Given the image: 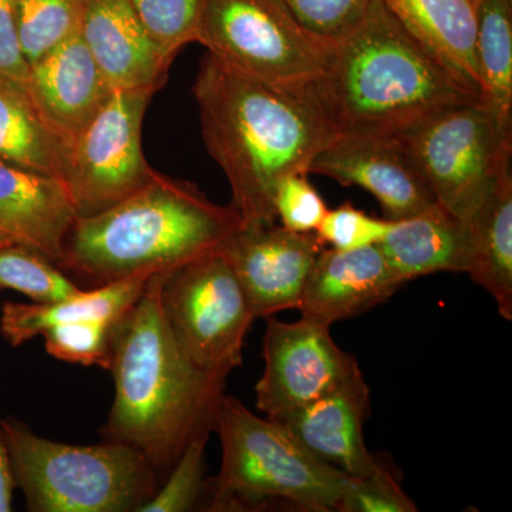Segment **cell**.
Instances as JSON below:
<instances>
[{
  "instance_id": "cell-15",
  "label": "cell",
  "mask_w": 512,
  "mask_h": 512,
  "mask_svg": "<svg viewBox=\"0 0 512 512\" xmlns=\"http://www.w3.org/2000/svg\"><path fill=\"white\" fill-rule=\"evenodd\" d=\"M26 86L37 109L69 147L116 90L80 35L29 64Z\"/></svg>"
},
{
  "instance_id": "cell-24",
  "label": "cell",
  "mask_w": 512,
  "mask_h": 512,
  "mask_svg": "<svg viewBox=\"0 0 512 512\" xmlns=\"http://www.w3.org/2000/svg\"><path fill=\"white\" fill-rule=\"evenodd\" d=\"M476 52L481 103L512 144V0H478Z\"/></svg>"
},
{
  "instance_id": "cell-16",
  "label": "cell",
  "mask_w": 512,
  "mask_h": 512,
  "mask_svg": "<svg viewBox=\"0 0 512 512\" xmlns=\"http://www.w3.org/2000/svg\"><path fill=\"white\" fill-rule=\"evenodd\" d=\"M77 217L62 181L0 161V247L35 249L59 266Z\"/></svg>"
},
{
  "instance_id": "cell-10",
  "label": "cell",
  "mask_w": 512,
  "mask_h": 512,
  "mask_svg": "<svg viewBox=\"0 0 512 512\" xmlns=\"http://www.w3.org/2000/svg\"><path fill=\"white\" fill-rule=\"evenodd\" d=\"M153 87L114 90L70 144L64 185L77 215L97 214L140 190L157 173L143 150V123Z\"/></svg>"
},
{
  "instance_id": "cell-33",
  "label": "cell",
  "mask_w": 512,
  "mask_h": 512,
  "mask_svg": "<svg viewBox=\"0 0 512 512\" xmlns=\"http://www.w3.org/2000/svg\"><path fill=\"white\" fill-rule=\"evenodd\" d=\"M329 208L322 195L308 180V174L285 177L276 187L274 212L281 227L301 234H312L319 228Z\"/></svg>"
},
{
  "instance_id": "cell-2",
  "label": "cell",
  "mask_w": 512,
  "mask_h": 512,
  "mask_svg": "<svg viewBox=\"0 0 512 512\" xmlns=\"http://www.w3.org/2000/svg\"><path fill=\"white\" fill-rule=\"evenodd\" d=\"M161 274L114 322V400L101 437L136 448L163 480L192 440L215 431L227 379L202 370L178 345L161 309Z\"/></svg>"
},
{
  "instance_id": "cell-25",
  "label": "cell",
  "mask_w": 512,
  "mask_h": 512,
  "mask_svg": "<svg viewBox=\"0 0 512 512\" xmlns=\"http://www.w3.org/2000/svg\"><path fill=\"white\" fill-rule=\"evenodd\" d=\"M84 0H13L16 33L28 64L80 35Z\"/></svg>"
},
{
  "instance_id": "cell-18",
  "label": "cell",
  "mask_w": 512,
  "mask_h": 512,
  "mask_svg": "<svg viewBox=\"0 0 512 512\" xmlns=\"http://www.w3.org/2000/svg\"><path fill=\"white\" fill-rule=\"evenodd\" d=\"M80 37L114 89L160 90L170 59L148 35L130 0H84Z\"/></svg>"
},
{
  "instance_id": "cell-3",
  "label": "cell",
  "mask_w": 512,
  "mask_h": 512,
  "mask_svg": "<svg viewBox=\"0 0 512 512\" xmlns=\"http://www.w3.org/2000/svg\"><path fill=\"white\" fill-rule=\"evenodd\" d=\"M338 134L394 136L436 111L481 100L373 0L352 32L329 47L303 92Z\"/></svg>"
},
{
  "instance_id": "cell-35",
  "label": "cell",
  "mask_w": 512,
  "mask_h": 512,
  "mask_svg": "<svg viewBox=\"0 0 512 512\" xmlns=\"http://www.w3.org/2000/svg\"><path fill=\"white\" fill-rule=\"evenodd\" d=\"M15 478H13L8 443L5 434L0 429V512L12 511L13 493H15Z\"/></svg>"
},
{
  "instance_id": "cell-12",
  "label": "cell",
  "mask_w": 512,
  "mask_h": 512,
  "mask_svg": "<svg viewBox=\"0 0 512 512\" xmlns=\"http://www.w3.org/2000/svg\"><path fill=\"white\" fill-rule=\"evenodd\" d=\"M323 248L315 232L289 231L276 222L264 227L241 225L220 249L244 286L256 318H269L298 309Z\"/></svg>"
},
{
  "instance_id": "cell-22",
  "label": "cell",
  "mask_w": 512,
  "mask_h": 512,
  "mask_svg": "<svg viewBox=\"0 0 512 512\" xmlns=\"http://www.w3.org/2000/svg\"><path fill=\"white\" fill-rule=\"evenodd\" d=\"M151 272H140L97 288L49 303L6 302L2 306L0 332L13 348H19L47 329L79 320H117L143 295Z\"/></svg>"
},
{
  "instance_id": "cell-8",
  "label": "cell",
  "mask_w": 512,
  "mask_h": 512,
  "mask_svg": "<svg viewBox=\"0 0 512 512\" xmlns=\"http://www.w3.org/2000/svg\"><path fill=\"white\" fill-rule=\"evenodd\" d=\"M394 137L437 204L461 221L476 211L501 171L511 165L512 144L481 100L436 111Z\"/></svg>"
},
{
  "instance_id": "cell-34",
  "label": "cell",
  "mask_w": 512,
  "mask_h": 512,
  "mask_svg": "<svg viewBox=\"0 0 512 512\" xmlns=\"http://www.w3.org/2000/svg\"><path fill=\"white\" fill-rule=\"evenodd\" d=\"M28 73L29 64L22 55L16 33L13 0H0V74L26 82Z\"/></svg>"
},
{
  "instance_id": "cell-23",
  "label": "cell",
  "mask_w": 512,
  "mask_h": 512,
  "mask_svg": "<svg viewBox=\"0 0 512 512\" xmlns=\"http://www.w3.org/2000/svg\"><path fill=\"white\" fill-rule=\"evenodd\" d=\"M69 146L47 123L26 82L0 74V161L64 184Z\"/></svg>"
},
{
  "instance_id": "cell-32",
  "label": "cell",
  "mask_w": 512,
  "mask_h": 512,
  "mask_svg": "<svg viewBox=\"0 0 512 512\" xmlns=\"http://www.w3.org/2000/svg\"><path fill=\"white\" fill-rule=\"evenodd\" d=\"M392 222L367 215L350 202H345L326 212L315 234L325 247L328 245L338 251H353L379 245L392 227Z\"/></svg>"
},
{
  "instance_id": "cell-1",
  "label": "cell",
  "mask_w": 512,
  "mask_h": 512,
  "mask_svg": "<svg viewBox=\"0 0 512 512\" xmlns=\"http://www.w3.org/2000/svg\"><path fill=\"white\" fill-rule=\"evenodd\" d=\"M202 137L231 188L244 227L276 224L274 195L288 175L309 174L339 136L305 93L254 79L202 57L192 86Z\"/></svg>"
},
{
  "instance_id": "cell-29",
  "label": "cell",
  "mask_w": 512,
  "mask_h": 512,
  "mask_svg": "<svg viewBox=\"0 0 512 512\" xmlns=\"http://www.w3.org/2000/svg\"><path fill=\"white\" fill-rule=\"evenodd\" d=\"M210 436L192 440L164 478L156 495L140 512H185L200 501L205 488V447Z\"/></svg>"
},
{
  "instance_id": "cell-19",
  "label": "cell",
  "mask_w": 512,
  "mask_h": 512,
  "mask_svg": "<svg viewBox=\"0 0 512 512\" xmlns=\"http://www.w3.org/2000/svg\"><path fill=\"white\" fill-rule=\"evenodd\" d=\"M394 18L461 86L481 99L471 0H383Z\"/></svg>"
},
{
  "instance_id": "cell-6",
  "label": "cell",
  "mask_w": 512,
  "mask_h": 512,
  "mask_svg": "<svg viewBox=\"0 0 512 512\" xmlns=\"http://www.w3.org/2000/svg\"><path fill=\"white\" fill-rule=\"evenodd\" d=\"M215 431L221 470L212 480L211 510L285 500L306 511H336L350 477L323 463L289 431L225 394Z\"/></svg>"
},
{
  "instance_id": "cell-21",
  "label": "cell",
  "mask_w": 512,
  "mask_h": 512,
  "mask_svg": "<svg viewBox=\"0 0 512 512\" xmlns=\"http://www.w3.org/2000/svg\"><path fill=\"white\" fill-rule=\"evenodd\" d=\"M468 238L466 274L493 296L498 312L512 320V171L498 175L476 211L463 221Z\"/></svg>"
},
{
  "instance_id": "cell-27",
  "label": "cell",
  "mask_w": 512,
  "mask_h": 512,
  "mask_svg": "<svg viewBox=\"0 0 512 512\" xmlns=\"http://www.w3.org/2000/svg\"><path fill=\"white\" fill-rule=\"evenodd\" d=\"M156 45L175 59L185 46L197 43L205 0H130Z\"/></svg>"
},
{
  "instance_id": "cell-7",
  "label": "cell",
  "mask_w": 512,
  "mask_h": 512,
  "mask_svg": "<svg viewBox=\"0 0 512 512\" xmlns=\"http://www.w3.org/2000/svg\"><path fill=\"white\" fill-rule=\"evenodd\" d=\"M197 43L232 69L295 93L319 79L329 50L282 0H205Z\"/></svg>"
},
{
  "instance_id": "cell-13",
  "label": "cell",
  "mask_w": 512,
  "mask_h": 512,
  "mask_svg": "<svg viewBox=\"0 0 512 512\" xmlns=\"http://www.w3.org/2000/svg\"><path fill=\"white\" fill-rule=\"evenodd\" d=\"M311 173L369 192L390 221L412 217L436 204L412 158L394 136L339 134L313 160Z\"/></svg>"
},
{
  "instance_id": "cell-28",
  "label": "cell",
  "mask_w": 512,
  "mask_h": 512,
  "mask_svg": "<svg viewBox=\"0 0 512 512\" xmlns=\"http://www.w3.org/2000/svg\"><path fill=\"white\" fill-rule=\"evenodd\" d=\"M114 322L116 320H79L47 329L42 335L46 352L63 362L109 370Z\"/></svg>"
},
{
  "instance_id": "cell-4",
  "label": "cell",
  "mask_w": 512,
  "mask_h": 512,
  "mask_svg": "<svg viewBox=\"0 0 512 512\" xmlns=\"http://www.w3.org/2000/svg\"><path fill=\"white\" fill-rule=\"evenodd\" d=\"M231 205L195 184L157 173L107 210L77 217L59 264L92 288L140 272H167L217 251L239 227Z\"/></svg>"
},
{
  "instance_id": "cell-30",
  "label": "cell",
  "mask_w": 512,
  "mask_h": 512,
  "mask_svg": "<svg viewBox=\"0 0 512 512\" xmlns=\"http://www.w3.org/2000/svg\"><path fill=\"white\" fill-rule=\"evenodd\" d=\"M326 46L335 45L365 18L373 0H282Z\"/></svg>"
},
{
  "instance_id": "cell-14",
  "label": "cell",
  "mask_w": 512,
  "mask_h": 512,
  "mask_svg": "<svg viewBox=\"0 0 512 512\" xmlns=\"http://www.w3.org/2000/svg\"><path fill=\"white\" fill-rule=\"evenodd\" d=\"M370 410V389L362 370L315 402L271 419L323 463L352 477L367 476L380 460L365 443L363 426Z\"/></svg>"
},
{
  "instance_id": "cell-11",
  "label": "cell",
  "mask_w": 512,
  "mask_h": 512,
  "mask_svg": "<svg viewBox=\"0 0 512 512\" xmlns=\"http://www.w3.org/2000/svg\"><path fill=\"white\" fill-rule=\"evenodd\" d=\"M264 335V373L256 383V407L278 419L318 400L349 379L359 363L330 335V326L309 318L282 322L269 316Z\"/></svg>"
},
{
  "instance_id": "cell-26",
  "label": "cell",
  "mask_w": 512,
  "mask_h": 512,
  "mask_svg": "<svg viewBox=\"0 0 512 512\" xmlns=\"http://www.w3.org/2000/svg\"><path fill=\"white\" fill-rule=\"evenodd\" d=\"M13 291L35 303L59 302L83 291L49 258L22 245L0 247V293Z\"/></svg>"
},
{
  "instance_id": "cell-17",
  "label": "cell",
  "mask_w": 512,
  "mask_h": 512,
  "mask_svg": "<svg viewBox=\"0 0 512 512\" xmlns=\"http://www.w3.org/2000/svg\"><path fill=\"white\" fill-rule=\"evenodd\" d=\"M402 285L379 245L353 251L325 247L313 265L298 311L303 318L332 326L386 302Z\"/></svg>"
},
{
  "instance_id": "cell-31",
  "label": "cell",
  "mask_w": 512,
  "mask_h": 512,
  "mask_svg": "<svg viewBox=\"0 0 512 512\" xmlns=\"http://www.w3.org/2000/svg\"><path fill=\"white\" fill-rule=\"evenodd\" d=\"M342 512H416L412 498L403 490L392 468L380 460L373 473L350 477L338 510Z\"/></svg>"
},
{
  "instance_id": "cell-36",
  "label": "cell",
  "mask_w": 512,
  "mask_h": 512,
  "mask_svg": "<svg viewBox=\"0 0 512 512\" xmlns=\"http://www.w3.org/2000/svg\"><path fill=\"white\" fill-rule=\"evenodd\" d=\"M471 3H473L474 6H476L478 3V0H471Z\"/></svg>"
},
{
  "instance_id": "cell-5",
  "label": "cell",
  "mask_w": 512,
  "mask_h": 512,
  "mask_svg": "<svg viewBox=\"0 0 512 512\" xmlns=\"http://www.w3.org/2000/svg\"><path fill=\"white\" fill-rule=\"evenodd\" d=\"M0 429L28 511L140 512L160 488L150 461L127 444L57 443L13 417L0 420Z\"/></svg>"
},
{
  "instance_id": "cell-20",
  "label": "cell",
  "mask_w": 512,
  "mask_h": 512,
  "mask_svg": "<svg viewBox=\"0 0 512 512\" xmlns=\"http://www.w3.org/2000/svg\"><path fill=\"white\" fill-rule=\"evenodd\" d=\"M379 248L402 284L437 272L467 271L466 224L437 202L393 221Z\"/></svg>"
},
{
  "instance_id": "cell-9",
  "label": "cell",
  "mask_w": 512,
  "mask_h": 512,
  "mask_svg": "<svg viewBox=\"0 0 512 512\" xmlns=\"http://www.w3.org/2000/svg\"><path fill=\"white\" fill-rule=\"evenodd\" d=\"M160 302L168 328L192 363L225 379L242 365L256 316L221 249L163 272Z\"/></svg>"
}]
</instances>
